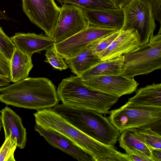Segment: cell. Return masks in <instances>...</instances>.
Returning <instances> with one entry per match:
<instances>
[{
	"mask_svg": "<svg viewBox=\"0 0 161 161\" xmlns=\"http://www.w3.org/2000/svg\"><path fill=\"white\" fill-rule=\"evenodd\" d=\"M0 101L7 105L39 111L51 108L59 101L55 86L45 77H27L0 87Z\"/></svg>",
	"mask_w": 161,
	"mask_h": 161,
	"instance_id": "7a4b0ae2",
	"label": "cell"
},
{
	"mask_svg": "<svg viewBox=\"0 0 161 161\" xmlns=\"http://www.w3.org/2000/svg\"><path fill=\"white\" fill-rule=\"evenodd\" d=\"M3 19L6 20H10L11 19L5 13L0 10V19Z\"/></svg>",
	"mask_w": 161,
	"mask_h": 161,
	"instance_id": "836d02e7",
	"label": "cell"
},
{
	"mask_svg": "<svg viewBox=\"0 0 161 161\" xmlns=\"http://www.w3.org/2000/svg\"><path fill=\"white\" fill-rule=\"evenodd\" d=\"M124 61L120 74L129 78L147 75L161 68V29L152 33L148 42L123 55Z\"/></svg>",
	"mask_w": 161,
	"mask_h": 161,
	"instance_id": "5b68a950",
	"label": "cell"
},
{
	"mask_svg": "<svg viewBox=\"0 0 161 161\" xmlns=\"http://www.w3.org/2000/svg\"><path fill=\"white\" fill-rule=\"evenodd\" d=\"M57 22L51 38L57 43L86 29L90 24L82 8L62 4Z\"/></svg>",
	"mask_w": 161,
	"mask_h": 161,
	"instance_id": "9c48e42d",
	"label": "cell"
},
{
	"mask_svg": "<svg viewBox=\"0 0 161 161\" xmlns=\"http://www.w3.org/2000/svg\"><path fill=\"white\" fill-rule=\"evenodd\" d=\"M121 133L118 139L120 147L124 150L130 149L139 151L153 161L151 149L138 136L135 128L126 129Z\"/></svg>",
	"mask_w": 161,
	"mask_h": 161,
	"instance_id": "44dd1931",
	"label": "cell"
},
{
	"mask_svg": "<svg viewBox=\"0 0 161 161\" xmlns=\"http://www.w3.org/2000/svg\"><path fill=\"white\" fill-rule=\"evenodd\" d=\"M11 82L10 79L7 78L0 76V87L7 86L10 85Z\"/></svg>",
	"mask_w": 161,
	"mask_h": 161,
	"instance_id": "d6a6232c",
	"label": "cell"
},
{
	"mask_svg": "<svg viewBox=\"0 0 161 161\" xmlns=\"http://www.w3.org/2000/svg\"><path fill=\"white\" fill-rule=\"evenodd\" d=\"M36 124L43 128L62 134L89 155L93 161H125L126 154L116 147L107 145L89 136L68 122L52 109L37 111L34 114Z\"/></svg>",
	"mask_w": 161,
	"mask_h": 161,
	"instance_id": "6da1fadb",
	"label": "cell"
},
{
	"mask_svg": "<svg viewBox=\"0 0 161 161\" xmlns=\"http://www.w3.org/2000/svg\"><path fill=\"white\" fill-rule=\"evenodd\" d=\"M1 111L0 110V132L1 130V128L2 127V122L1 120V115L0 114Z\"/></svg>",
	"mask_w": 161,
	"mask_h": 161,
	"instance_id": "e575fe53",
	"label": "cell"
},
{
	"mask_svg": "<svg viewBox=\"0 0 161 161\" xmlns=\"http://www.w3.org/2000/svg\"><path fill=\"white\" fill-rule=\"evenodd\" d=\"M122 8L124 20L120 30L134 29L139 35L140 46L148 43L156 26L150 4L141 0H131Z\"/></svg>",
	"mask_w": 161,
	"mask_h": 161,
	"instance_id": "52a82bcc",
	"label": "cell"
},
{
	"mask_svg": "<svg viewBox=\"0 0 161 161\" xmlns=\"http://www.w3.org/2000/svg\"><path fill=\"white\" fill-rule=\"evenodd\" d=\"M23 10L34 24L51 38L60 7L54 0H21Z\"/></svg>",
	"mask_w": 161,
	"mask_h": 161,
	"instance_id": "ba28073f",
	"label": "cell"
},
{
	"mask_svg": "<svg viewBox=\"0 0 161 161\" xmlns=\"http://www.w3.org/2000/svg\"><path fill=\"white\" fill-rule=\"evenodd\" d=\"M136 94L126 103L131 105L161 107V84L147 85L136 90Z\"/></svg>",
	"mask_w": 161,
	"mask_h": 161,
	"instance_id": "ac0fdd59",
	"label": "cell"
},
{
	"mask_svg": "<svg viewBox=\"0 0 161 161\" xmlns=\"http://www.w3.org/2000/svg\"><path fill=\"white\" fill-rule=\"evenodd\" d=\"M10 38L15 47L31 57L35 53L46 50L54 43L51 38L42 33L16 32Z\"/></svg>",
	"mask_w": 161,
	"mask_h": 161,
	"instance_id": "9a60e30c",
	"label": "cell"
},
{
	"mask_svg": "<svg viewBox=\"0 0 161 161\" xmlns=\"http://www.w3.org/2000/svg\"><path fill=\"white\" fill-rule=\"evenodd\" d=\"M15 47L10 37L5 34L0 25V60L6 61L10 63Z\"/></svg>",
	"mask_w": 161,
	"mask_h": 161,
	"instance_id": "d4e9b609",
	"label": "cell"
},
{
	"mask_svg": "<svg viewBox=\"0 0 161 161\" xmlns=\"http://www.w3.org/2000/svg\"><path fill=\"white\" fill-rule=\"evenodd\" d=\"M140 38L134 29L120 30L119 34L100 56L102 61L117 58L140 46Z\"/></svg>",
	"mask_w": 161,
	"mask_h": 161,
	"instance_id": "7c38bea8",
	"label": "cell"
},
{
	"mask_svg": "<svg viewBox=\"0 0 161 161\" xmlns=\"http://www.w3.org/2000/svg\"><path fill=\"white\" fill-rule=\"evenodd\" d=\"M153 161H161V150L151 149Z\"/></svg>",
	"mask_w": 161,
	"mask_h": 161,
	"instance_id": "1f68e13d",
	"label": "cell"
},
{
	"mask_svg": "<svg viewBox=\"0 0 161 161\" xmlns=\"http://www.w3.org/2000/svg\"><path fill=\"white\" fill-rule=\"evenodd\" d=\"M147 2L150 5L155 19L159 22L161 26V0H141Z\"/></svg>",
	"mask_w": 161,
	"mask_h": 161,
	"instance_id": "f1b7e54d",
	"label": "cell"
},
{
	"mask_svg": "<svg viewBox=\"0 0 161 161\" xmlns=\"http://www.w3.org/2000/svg\"><path fill=\"white\" fill-rule=\"evenodd\" d=\"M71 72L79 76L92 66L102 61L92 50L86 48L77 55L64 60Z\"/></svg>",
	"mask_w": 161,
	"mask_h": 161,
	"instance_id": "d6986e66",
	"label": "cell"
},
{
	"mask_svg": "<svg viewBox=\"0 0 161 161\" xmlns=\"http://www.w3.org/2000/svg\"><path fill=\"white\" fill-rule=\"evenodd\" d=\"M0 76L10 79V63L9 62L0 60Z\"/></svg>",
	"mask_w": 161,
	"mask_h": 161,
	"instance_id": "f546056e",
	"label": "cell"
},
{
	"mask_svg": "<svg viewBox=\"0 0 161 161\" xmlns=\"http://www.w3.org/2000/svg\"><path fill=\"white\" fill-rule=\"evenodd\" d=\"M46 60L45 62L50 64L55 69L60 71L69 67L63 58L56 51L53 46L46 50Z\"/></svg>",
	"mask_w": 161,
	"mask_h": 161,
	"instance_id": "4316f807",
	"label": "cell"
},
{
	"mask_svg": "<svg viewBox=\"0 0 161 161\" xmlns=\"http://www.w3.org/2000/svg\"><path fill=\"white\" fill-rule=\"evenodd\" d=\"M57 91L63 104L94 110L105 116L119 99L92 88L78 76L72 75L63 79Z\"/></svg>",
	"mask_w": 161,
	"mask_h": 161,
	"instance_id": "277c9868",
	"label": "cell"
},
{
	"mask_svg": "<svg viewBox=\"0 0 161 161\" xmlns=\"http://www.w3.org/2000/svg\"><path fill=\"white\" fill-rule=\"evenodd\" d=\"M117 31L90 25L70 37L54 43L53 46L57 53L63 58H69L78 54L94 41Z\"/></svg>",
	"mask_w": 161,
	"mask_h": 161,
	"instance_id": "30bf717a",
	"label": "cell"
},
{
	"mask_svg": "<svg viewBox=\"0 0 161 161\" xmlns=\"http://www.w3.org/2000/svg\"><path fill=\"white\" fill-rule=\"evenodd\" d=\"M33 66L31 57L15 47L10 62L11 81L16 83L28 77Z\"/></svg>",
	"mask_w": 161,
	"mask_h": 161,
	"instance_id": "e0dca14e",
	"label": "cell"
},
{
	"mask_svg": "<svg viewBox=\"0 0 161 161\" xmlns=\"http://www.w3.org/2000/svg\"><path fill=\"white\" fill-rule=\"evenodd\" d=\"M84 81L96 90L119 98L136 91L139 85L134 78L128 77L121 74L96 76Z\"/></svg>",
	"mask_w": 161,
	"mask_h": 161,
	"instance_id": "8fae6325",
	"label": "cell"
},
{
	"mask_svg": "<svg viewBox=\"0 0 161 161\" xmlns=\"http://www.w3.org/2000/svg\"><path fill=\"white\" fill-rule=\"evenodd\" d=\"M119 30L103 36L92 42L86 48L89 49L96 54L100 56L117 36Z\"/></svg>",
	"mask_w": 161,
	"mask_h": 161,
	"instance_id": "cb8c5ba5",
	"label": "cell"
},
{
	"mask_svg": "<svg viewBox=\"0 0 161 161\" xmlns=\"http://www.w3.org/2000/svg\"><path fill=\"white\" fill-rule=\"evenodd\" d=\"M135 130L138 136L150 148L161 150L160 133L150 128H135Z\"/></svg>",
	"mask_w": 161,
	"mask_h": 161,
	"instance_id": "7402d4cb",
	"label": "cell"
},
{
	"mask_svg": "<svg viewBox=\"0 0 161 161\" xmlns=\"http://www.w3.org/2000/svg\"><path fill=\"white\" fill-rule=\"evenodd\" d=\"M124 150L130 161H153L152 158L139 151L130 149Z\"/></svg>",
	"mask_w": 161,
	"mask_h": 161,
	"instance_id": "83f0119b",
	"label": "cell"
},
{
	"mask_svg": "<svg viewBox=\"0 0 161 161\" xmlns=\"http://www.w3.org/2000/svg\"><path fill=\"white\" fill-rule=\"evenodd\" d=\"M124 61L123 56L117 58L102 61L83 73L78 77L84 81L99 75L120 74Z\"/></svg>",
	"mask_w": 161,
	"mask_h": 161,
	"instance_id": "ffe728a7",
	"label": "cell"
},
{
	"mask_svg": "<svg viewBox=\"0 0 161 161\" xmlns=\"http://www.w3.org/2000/svg\"><path fill=\"white\" fill-rule=\"evenodd\" d=\"M61 4H70L84 8L97 9L114 8L109 0H57Z\"/></svg>",
	"mask_w": 161,
	"mask_h": 161,
	"instance_id": "603a6c76",
	"label": "cell"
},
{
	"mask_svg": "<svg viewBox=\"0 0 161 161\" xmlns=\"http://www.w3.org/2000/svg\"><path fill=\"white\" fill-rule=\"evenodd\" d=\"M115 8H122L131 0H109Z\"/></svg>",
	"mask_w": 161,
	"mask_h": 161,
	"instance_id": "4dcf8cb0",
	"label": "cell"
},
{
	"mask_svg": "<svg viewBox=\"0 0 161 161\" xmlns=\"http://www.w3.org/2000/svg\"><path fill=\"white\" fill-rule=\"evenodd\" d=\"M83 9L90 25L117 30L123 26L124 14L122 8Z\"/></svg>",
	"mask_w": 161,
	"mask_h": 161,
	"instance_id": "4fadbf2b",
	"label": "cell"
},
{
	"mask_svg": "<svg viewBox=\"0 0 161 161\" xmlns=\"http://www.w3.org/2000/svg\"><path fill=\"white\" fill-rule=\"evenodd\" d=\"M2 126L5 139L11 136L17 140L18 148H24L27 141L26 129L23 125L22 119L9 107L6 106L1 111Z\"/></svg>",
	"mask_w": 161,
	"mask_h": 161,
	"instance_id": "2e32d148",
	"label": "cell"
},
{
	"mask_svg": "<svg viewBox=\"0 0 161 161\" xmlns=\"http://www.w3.org/2000/svg\"><path fill=\"white\" fill-rule=\"evenodd\" d=\"M52 110L86 135L105 144L114 146L121 133L108 117L94 110L63 104L54 106Z\"/></svg>",
	"mask_w": 161,
	"mask_h": 161,
	"instance_id": "3957f363",
	"label": "cell"
},
{
	"mask_svg": "<svg viewBox=\"0 0 161 161\" xmlns=\"http://www.w3.org/2000/svg\"><path fill=\"white\" fill-rule=\"evenodd\" d=\"M110 122L121 133L125 130L150 128L161 126V107L129 105L109 111Z\"/></svg>",
	"mask_w": 161,
	"mask_h": 161,
	"instance_id": "8992f818",
	"label": "cell"
},
{
	"mask_svg": "<svg viewBox=\"0 0 161 161\" xmlns=\"http://www.w3.org/2000/svg\"><path fill=\"white\" fill-rule=\"evenodd\" d=\"M34 130L53 147L79 161H93L92 158L67 137L56 131L45 129L36 125Z\"/></svg>",
	"mask_w": 161,
	"mask_h": 161,
	"instance_id": "5bb4252c",
	"label": "cell"
},
{
	"mask_svg": "<svg viewBox=\"0 0 161 161\" xmlns=\"http://www.w3.org/2000/svg\"><path fill=\"white\" fill-rule=\"evenodd\" d=\"M17 147V140L8 136L0 148V161H15L14 153Z\"/></svg>",
	"mask_w": 161,
	"mask_h": 161,
	"instance_id": "484cf974",
	"label": "cell"
}]
</instances>
